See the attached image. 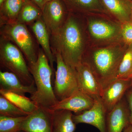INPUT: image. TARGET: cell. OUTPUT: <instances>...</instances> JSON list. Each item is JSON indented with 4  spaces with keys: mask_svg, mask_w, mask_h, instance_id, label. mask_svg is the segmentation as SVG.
<instances>
[{
    "mask_svg": "<svg viewBox=\"0 0 132 132\" xmlns=\"http://www.w3.org/2000/svg\"><path fill=\"white\" fill-rule=\"evenodd\" d=\"M130 79H132V72L131 74V75H130Z\"/></svg>",
    "mask_w": 132,
    "mask_h": 132,
    "instance_id": "1f68e13d",
    "label": "cell"
},
{
    "mask_svg": "<svg viewBox=\"0 0 132 132\" xmlns=\"http://www.w3.org/2000/svg\"><path fill=\"white\" fill-rule=\"evenodd\" d=\"M62 1L69 13L82 15L100 14L111 16L104 7L101 0H62Z\"/></svg>",
    "mask_w": 132,
    "mask_h": 132,
    "instance_id": "9a60e30c",
    "label": "cell"
},
{
    "mask_svg": "<svg viewBox=\"0 0 132 132\" xmlns=\"http://www.w3.org/2000/svg\"><path fill=\"white\" fill-rule=\"evenodd\" d=\"M36 5L40 8L42 10L43 9V7L47 2L46 0H31Z\"/></svg>",
    "mask_w": 132,
    "mask_h": 132,
    "instance_id": "83f0119b",
    "label": "cell"
},
{
    "mask_svg": "<svg viewBox=\"0 0 132 132\" xmlns=\"http://www.w3.org/2000/svg\"><path fill=\"white\" fill-rule=\"evenodd\" d=\"M72 112L65 110L52 112L53 132H74L76 125L73 120Z\"/></svg>",
    "mask_w": 132,
    "mask_h": 132,
    "instance_id": "d6986e66",
    "label": "cell"
},
{
    "mask_svg": "<svg viewBox=\"0 0 132 132\" xmlns=\"http://www.w3.org/2000/svg\"><path fill=\"white\" fill-rule=\"evenodd\" d=\"M131 80H132V79H131Z\"/></svg>",
    "mask_w": 132,
    "mask_h": 132,
    "instance_id": "e575fe53",
    "label": "cell"
},
{
    "mask_svg": "<svg viewBox=\"0 0 132 132\" xmlns=\"http://www.w3.org/2000/svg\"><path fill=\"white\" fill-rule=\"evenodd\" d=\"M42 16V10L31 0H26L16 22L29 26Z\"/></svg>",
    "mask_w": 132,
    "mask_h": 132,
    "instance_id": "44dd1931",
    "label": "cell"
},
{
    "mask_svg": "<svg viewBox=\"0 0 132 132\" xmlns=\"http://www.w3.org/2000/svg\"><path fill=\"white\" fill-rule=\"evenodd\" d=\"M42 11V18L50 36L57 32L62 27L69 13L62 0L47 2Z\"/></svg>",
    "mask_w": 132,
    "mask_h": 132,
    "instance_id": "ba28073f",
    "label": "cell"
},
{
    "mask_svg": "<svg viewBox=\"0 0 132 132\" xmlns=\"http://www.w3.org/2000/svg\"><path fill=\"white\" fill-rule=\"evenodd\" d=\"M122 41L127 45L132 44V21L121 24Z\"/></svg>",
    "mask_w": 132,
    "mask_h": 132,
    "instance_id": "484cf974",
    "label": "cell"
},
{
    "mask_svg": "<svg viewBox=\"0 0 132 132\" xmlns=\"http://www.w3.org/2000/svg\"><path fill=\"white\" fill-rule=\"evenodd\" d=\"M130 124V113L127 101L123 98L107 113L108 132H122Z\"/></svg>",
    "mask_w": 132,
    "mask_h": 132,
    "instance_id": "4fadbf2b",
    "label": "cell"
},
{
    "mask_svg": "<svg viewBox=\"0 0 132 132\" xmlns=\"http://www.w3.org/2000/svg\"><path fill=\"white\" fill-rule=\"evenodd\" d=\"M29 68L36 87V91L30 96V99L38 107L52 111L59 101L52 86L54 71L42 49H39L36 62Z\"/></svg>",
    "mask_w": 132,
    "mask_h": 132,
    "instance_id": "3957f363",
    "label": "cell"
},
{
    "mask_svg": "<svg viewBox=\"0 0 132 132\" xmlns=\"http://www.w3.org/2000/svg\"><path fill=\"white\" fill-rule=\"evenodd\" d=\"M128 45L123 42L104 46L89 45L81 62L87 65L102 89L114 75Z\"/></svg>",
    "mask_w": 132,
    "mask_h": 132,
    "instance_id": "7a4b0ae2",
    "label": "cell"
},
{
    "mask_svg": "<svg viewBox=\"0 0 132 132\" xmlns=\"http://www.w3.org/2000/svg\"><path fill=\"white\" fill-rule=\"evenodd\" d=\"M5 0H0V6H2Z\"/></svg>",
    "mask_w": 132,
    "mask_h": 132,
    "instance_id": "f546056e",
    "label": "cell"
},
{
    "mask_svg": "<svg viewBox=\"0 0 132 132\" xmlns=\"http://www.w3.org/2000/svg\"><path fill=\"white\" fill-rule=\"evenodd\" d=\"M28 26L18 22L1 25V36L15 44L21 51L28 62L29 67L35 64L39 50Z\"/></svg>",
    "mask_w": 132,
    "mask_h": 132,
    "instance_id": "5b68a950",
    "label": "cell"
},
{
    "mask_svg": "<svg viewBox=\"0 0 132 132\" xmlns=\"http://www.w3.org/2000/svg\"><path fill=\"white\" fill-rule=\"evenodd\" d=\"M19 132H25L24 131H20Z\"/></svg>",
    "mask_w": 132,
    "mask_h": 132,
    "instance_id": "836d02e7",
    "label": "cell"
},
{
    "mask_svg": "<svg viewBox=\"0 0 132 132\" xmlns=\"http://www.w3.org/2000/svg\"><path fill=\"white\" fill-rule=\"evenodd\" d=\"M53 111L38 107L32 113L26 116L22 131L25 132H53Z\"/></svg>",
    "mask_w": 132,
    "mask_h": 132,
    "instance_id": "8fae6325",
    "label": "cell"
},
{
    "mask_svg": "<svg viewBox=\"0 0 132 132\" xmlns=\"http://www.w3.org/2000/svg\"><path fill=\"white\" fill-rule=\"evenodd\" d=\"M131 86V79H121L111 82L102 89L101 98L107 112L121 101Z\"/></svg>",
    "mask_w": 132,
    "mask_h": 132,
    "instance_id": "30bf717a",
    "label": "cell"
},
{
    "mask_svg": "<svg viewBox=\"0 0 132 132\" xmlns=\"http://www.w3.org/2000/svg\"><path fill=\"white\" fill-rule=\"evenodd\" d=\"M0 94L19 108L29 114L38 108L30 98L25 95L16 94L2 89H0Z\"/></svg>",
    "mask_w": 132,
    "mask_h": 132,
    "instance_id": "603a6c76",
    "label": "cell"
},
{
    "mask_svg": "<svg viewBox=\"0 0 132 132\" xmlns=\"http://www.w3.org/2000/svg\"><path fill=\"white\" fill-rule=\"evenodd\" d=\"M126 94L130 113V124L132 125V89L128 90Z\"/></svg>",
    "mask_w": 132,
    "mask_h": 132,
    "instance_id": "4316f807",
    "label": "cell"
},
{
    "mask_svg": "<svg viewBox=\"0 0 132 132\" xmlns=\"http://www.w3.org/2000/svg\"><path fill=\"white\" fill-rule=\"evenodd\" d=\"M94 104L90 109L73 115L76 124L85 123L97 128L100 132H108L106 126L107 111L101 97L94 99Z\"/></svg>",
    "mask_w": 132,
    "mask_h": 132,
    "instance_id": "9c48e42d",
    "label": "cell"
},
{
    "mask_svg": "<svg viewBox=\"0 0 132 132\" xmlns=\"http://www.w3.org/2000/svg\"><path fill=\"white\" fill-rule=\"evenodd\" d=\"M84 16L90 45L104 46L123 42L119 22L106 15Z\"/></svg>",
    "mask_w": 132,
    "mask_h": 132,
    "instance_id": "277c9868",
    "label": "cell"
},
{
    "mask_svg": "<svg viewBox=\"0 0 132 132\" xmlns=\"http://www.w3.org/2000/svg\"><path fill=\"white\" fill-rule=\"evenodd\" d=\"M123 132H132V125L129 124L125 128Z\"/></svg>",
    "mask_w": 132,
    "mask_h": 132,
    "instance_id": "f1b7e54d",
    "label": "cell"
},
{
    "mask_svg": "<svg viewBox=\"0 0 132 132\" xmlns=\"http://www.w3.org/2000/svg\"><path fill=\"white\" fill-rule=\"evenodd\" d=\"M131 20L132 21V3L131 8Z\"/></svg>",
    "mask_w": 132,
    "mask_h": 132,
    "instance_id": "4dcf8cb0",
    "label": "cell"
},
{
    "mask_svg": "<svg viewBox=\"0 0 132 132\" xmlns=\"http://www.w3.org/2000/svg\"><path fill=\"white\" fill-rule=\"evenodd\" d=\"M38 43L40 45L50 66L54 72V63L56 62L55 56L52 52L50 34L42 17L29 26Z\"/></svg>",
    "mask_w": 132,
    "mask_h": 132,
    "instance_id": "2e32d148",
    "label": "cell"
},
{
    "mask_svg": "<svg viewBox=\"0 0 132 132\" xmlns=\"http://www.w3.org/2000/svg\"><path fill=\"white\" fill-rule=\"evenodd\" d=\"M75 68L79 90L94 99L101 97L102 88L89 67L81 62Z\"/></svg>",
    "mask_w": 132,
    "mask_h": 132,
    "instance_id": "7c38bea8",
    "label": "cell"
},
{
    "mask_svg": "<svg viewBox=\"0 0 132 132\" xmlns=\"http://www.w3.org/2000/svg\"><path fill=\"white\" fill-rule=\"evenodd\" d=\"M26 0H5L0 6V26L16 22Z\"/></svg>",
    "mask_w": 132,
    "mask_h": 132,
    "instance_id": "ffe728a7",
    "label": "cell"
},
{
    "mask_svg": "<svg viewBox=\"0 0 132 132\" xmlns=\"http://www.w3.org/2000/svg\"><path fill=\"white\" fill-rule=\"evenodd\" d=\"M23 55L16 45L1 36V65L17 76L24 85H32L35 84L34 78Z\"/></svg>",
    "mask_w": 132,
    "mask_h": 132,
    "instance_id": "8992f818",
    "label": "cell"
},
{
    "mask_svg": "<svg viewBox=\"0 0 132 132\" xmlns=\"http://www.w3.org/2000/svg\"><path fill=\"white\" fill-rule=\"evenodd\" d=\"M29 114L21 110L6 98L0 95V116L11 117L27 116Z\"/></svg>",
    "mask_w": 132,
    "mask_h": 132,
    "instance_id": "d4e9b609",
    "label": "cell"
},
{
    "mask_svg": "<svg viewBox=\"0 0 132 132\" xmlns=\"http://www.w3.org/2000/svg\"><path fill=\"white\" fill-rule=\"evenodd\" d=\"M111 17L121 24L131 21L132 1L129 0H101Z\"/></svg>",
    "mask_w": 132,
    "mask_h": 132,
    "instance_id": "ac0fdd59",
    "label": "cell"
},
{
    "mask_svg": "<svg viewBox=\"0 0 132 132\" xmlns=\"http://www.w3.org/2000/svg\"><path fill=\"white\" fill-rule=\"evenodd\" d=\"M132 72V44H131L128 46L115 75L104 88L109 83L117 80L130 79Z\"/></svg>",
    "mask_w": 132,
    "mask_h": 132,
    "instance_id": "7402d4cb",
    "label": "cell"
},
{
    "mask_svg": "<svg viewBox=\"0 0 132 132\" xmlns=\"http://www.w3.org/2000/svg\"><path fill=\"white\" fill-rule=\"evenodd\" d=\"M54 56L57 69L53 88L59 101L69 97L79 89L75 68L66 64L59 53L55 54Z\"/></svg>",
    "mask_w": 132,
    "mask_h": 132,
    "instance_id": "52a82bcc",
    "label": "cell"
},
{
    "mask_svg": "<svg viewBox=\"0 0 132 132\" xmlns=\"http://www.w3.org/2000/svg\"><path fill=\"white\" fill-rule=\"evenodd\" d=\"M26 116L11 117L0 116V132L21 131Z\"/></svg>",
    "mask_w": 132,
    "mask_h": 132,
    "instance_id": "cb8c5ba5",
    "label": "cell"
},
{
    "mask_svg": "<svg viewBox=\"0 0 132 132\" xmlns=\"http://www.w3.org/2000/svg\"><path fill=\"white\" fill-rule=\"evenodd\" d=\"M46 1L47 2L50 1H52V0H46Z\"/></svg>",
    "mask_w": 132,
    "mask_h": 132,
    "instance_id": "d6a6232c",
    "label": "cell"
},
{
    "mask_svg": "<svg viewBox=\"0 0 132 132\" xmlns=\"http://www.w3.org/2000/svg\"><path fill=\"white\" fill-rule=\"evenodd\" d=\"M50 42L54 55L59 53L66 64L75 68L90 45L84 15L69 12L62 27L50 36Z\"/></svg>",
    "mask_w": 132,
    "mask_h": 132,
    "instance_id": "6da1fadb",
    "label": "cell"
},
{
    "mask_svg": "<svg viewBox=\"0 0 132 132\" xmlns=\"http://www.w3.org/2000/svg\"><path fill=\"white\" fill-rule=\"evenodd\" d=\"M0 84L1 89L22 95L27 93L32 95L36 91L35 83L24 85L17 76L8 71H0Z\"/></svg>",
    "mask_w": 132,
    "mask_h": 132,
    "instance_id": "e0dca14e",
    "label": "cell"
},
{
    "mask_svg": "<svg viewBox=\"0 0 132 132\" xmlns=\"http://www.w3.org/2000/svg\"><path fill=\"white\" fill-rule=\"evenodd\" d=\"M94 102L92 97L79 90L67 98L59 101L52 111L65 110L79 113L90 109Z\"/></svg>",
    "mask_w": 132,
    "mask_h": 132,
    "instance_id": "5bb4252c",
    "label": "cell"
}]
</instances>
